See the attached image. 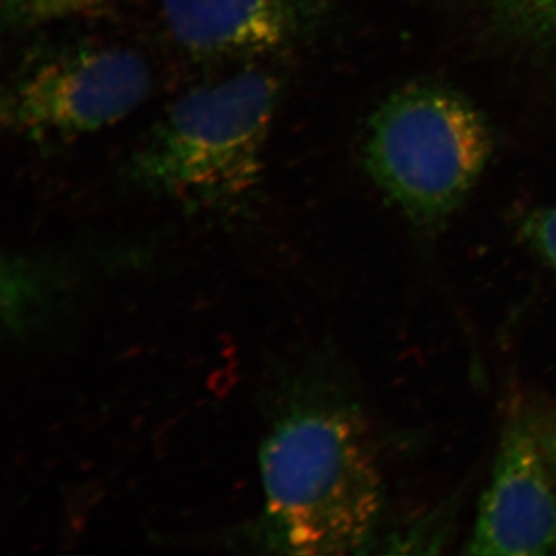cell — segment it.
Segmentation results:
<instances>
[{
	"instance_id": "cell-1",
	"label": "cell",
	"mask_w": 556,
	"mask_h": 556,
	"mask_svg": "<svg viewBox=\"0 0 556 556\" xmlns=\"http://www.w3.org/2000/svg\"><path fill=\"white\" fill-rule=\"evenodd\" d=\"M258 541L276 554H367L383 511L368 422L342 391L305 380L285 394L260 448Z\"/></svg>"
},
{
	"instance_id": "cell-2",
	"label": "cell",
	"mask_w": 556,
	"mask_h": 556,
	"mask_svg": "<svg viewBox=\"0 0 556 556\" xmlns=\"http://www.w3.org/2000/svg\"><path fill=\"white\" fill-rule=\"evenodd\" d=\"M280 93V79L263 68L188 91L134 150L124 182L195 206L248 195L263 174Z\"/></svg>"
},
{
	"instance_id": "cell-3",
	"label": "cell",
	"mask_w": 556,
	"mask_h": 556,
	"mask_svg": "<svg viewBox=\"0 0 556 556\" xmlns=\"http://www.w3.org/2000/svg\"><path fill=\"white\" fill-rule=\"evenodd\" d=\"M492 155L481 113L456 91H394L369 121L364 163L387 199L417 228L441 229L466 201Z\"/></svg>"
},
{
	"instance_id": "cell-4",
	"label": "cell",
	"mask_w": 556,
	"mask_h": 556,
	"mask_svg": "<svg viewBox=\"0 0 556 556\" xmlns=\"http://www.w3.org/2000/svg\"><path fill=\"white\" fill-rule=\"evenodd\" d=\"M150 90L152 72L135 51L89 42L49 47L11 73L0 121L33 144H67L126 119Z\"/></svg>"
},
{
	"instance_id": "cell-5",
	"label": "cell",
	"mask_w": 556,
	"mask_h": 556,
	"mask_svg": "<svg viewBox=\"0 0 556 556\" xmlns=\"http://www.w3.org/2000/svg\"><path fill=\"white\" fill-rule=\"evenodd\" d=\"M464 554H556V482L538 447L522 396L508 405L492 479Z\"/></svg>"
},
{
	"instance_id": "cell-6",
	"label": "cell",
	"mask_w": 556,
	"mask_h": 556,
	"mask_svg": "<svg viewBox=\"0 0 556 556\" xmlns=\"http://www.w3.org/2000/svg\"><path fill=\"white\" fill-rule=\"evenodd\" d=\"M309 0H161L179 47L197 56H258L298 38Z\"/></svg>"
},
{
	"instance_id": "cell-7",
	"label": "cell",
	"mask_w": 556,
	"mask_h": 556,
	"mask_svg": "<svg viewBox=\"0 0 556 556\" xmlns=\"http://www.w3.org/2000/svg\"><path fill=\"white\" fill-rule=\"evenodd\" d=\"M110 0H2L3 30L30 31L68 20H91L108 13Z\"/></svg>"
},
{
	"instance_id": "cell-8",
	"label": "cell",
	"mask_w": 556,
	"mask_h": 556,
	"mask_svg": "<svg viewBox=\"0 0 556 556\" xmlns=\"http://www.w3.org/2000/svg\"><path fill=\"white\" fill-rule=\"evenodd\" d=\"M519 236L556 277V206L529 212L519 226Z\"/></svg>"
},
{
	"instance_id": "cell-9",
	"label": "cell",
	"mask_w": 556,
	"mask_h": 556,
	"mask_svg": "<svg viewBox=\"0 0 556 556\" xmlns=\"http://www.w3.org/2000/svg\"><path fill=\"white\" fill-rule=\"evenodd\" d=\"M527 417L556 482V396L525 397Z\"/></svg>"
},
{
	"instance_id": "cell-10",
	"label": "cell",
	"mask_w": 556,
	"mask_h": 556,
	"mask_svg": "<svg viewBox=\"0 0 556 556\" xmlns=\"http://www.w3.org/2000/svg\"><path fill=\"white\" fill-rule=\"evenodd\" d=\"M521 7L533 21L556 31V0H521Z\"/></svg>"
}]
</instances>
